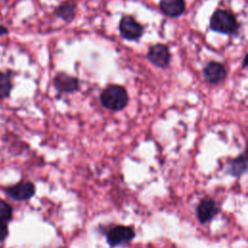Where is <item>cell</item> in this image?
I'll list each match as a JSON object with an SVG mask.
<instances>
[{"label":"cell","instance_id":"cell-1","mask_svg":"<svg viewBox=\"0 0 248 248\" xmlns=\"http://www.w3.org/2000/svg\"><path fill=\"white\" fill-rule=\"evenodd\" d=\"M102 106L112 111L124 109L129 102V95L125 87L118 84L108 85L100 94Z\"/></svg>","mask_w":248,"mask_h":248},{"label":"cell","instance_id":"cell-2","mask_svg":"<svg viewBox=\"0 0 248 248\" xmlns=\"http://www.w3.org/2000/svg\"><path fill=\"white\" fill-rule=\"evenodd\" d=\"M209 27L215 32L222 34H232L237 31L239 25L235 16L232 12L218 9L210 17Z\"/></svg>","mask_w":248,"mask_h":248},{"label":"cell","instance_id":"cell-3","mask_svg":"<svg viewBox=\"0 0 248 248\" xmlns=\"http://www.w3.org/2000/svg\"><path fill=\"white\" fill-rule=\"evenodd\" d=\"M136 237V232L133 227L116 225L106 232L107 242L110 247H116L131 242Z\"/></svg>","mask_w":248,"mask_h":248},{"label":"cell","instance_id":"cell-4","mask_svg":"<svg viewBox=\"0 0 248 248\" xmlns=\"http://www.w3.org/2000/svg\"><path fill=\"white\" fill-rule=\"evenodd\" d=\"M221 207L216 201L211 198L202 199L197 206V218L201 224L209 223L220 212Z\"/></svg>","mask_w":248,"mask_h":248},{"label":"cell","instance_id":"cell-5","mask_svg":"<svg viewBox=\"0 0 248 248\" xmlns=\"http://www.w3.org/2000/svg\"><path fill=\"white\" fill-rule=\"evenodd\" d=\"M4 192L11 199L23 202L31 199L35 195L36 188L31 181H20L13 186L4 188Z\"/></svg>","mask_w":248,"mask_h":248},{"label":"cell","instance_id":"cell-6","mask_svg":"<svg viewBox=\"0 0 248 248\" xmlns=\"http://www.w3.org/2000/svg\"><path fill=\"white\" fill-rule=\"evenodd\" d=\"M119 32L126 40H138L143 33V27L132 16H124L119 22Z\"/></svg>","mask_w":248,"mask_h":248},{"label":"cell","instance_id":"cell-7","mask_svg":"<svg viewBox=\"0 0 248 248\" xmlns=\"http://www.w3.org/2000/svg\"><path fill=\"white\" fill-rule=\"evenodd\" d=\"M146 58L156 67L166 68L170 61V52L166 45L156 44L149 47Z\"/></svg>","mask_w":248,"mask_h":248},{"label":"cell","instance_id":"cell-8","mask_svg":"<svg viewBox=\"0 0 248 248\" xmlns=\"http://www.w3.org/2000/svg\"><path fill=\"white\" fill-rule=\"evenodd\" d=\"M202 75L207 82L216 85L226 79L227 70L222 63L210 61L204 66L202 70Z\"/></svg>","mask_w":248,"mask_h":248},{"label":"cell","instance_id":"cell-9","mask_svg":"<svg viewBox=\"0 0 248 248\" xmlns=\"http://www.w3.org/2000/svg\"><path fill=\"white\" fill-rule=\"evenodd\" d=\"M53 85L59 93L70 94L78 90L79 80L66 73H58L53 78Z\"/></svg>","mask_w":248,"mask_h":248},{"label":"cell","instance_id":"cell-10","mask_svg":"<svg viewBox=\"0 0 248 248\" xmlns=\"http://www.w3.org/2000/svg\"><path fill=\"white\" fill-rule=\"evenodd\" d=\"M160 10L170 17H177L185 12V0H160Z\"/></svg>","mask_w":248,"mask_h":248},{"label":"cell","instance_id":"cell-11","mask_svg":"<svg viewBox=\"0 0 248 248\" xmlns=\"http://www.w3.org/2000/svg\"><path fill=\"white\" fill-rule=\"evenodd\" d=\"M227 173L233 177H240L247 171V158L244 154L231 160L227 166Z\"/></svg>","mask_w":248,"mask_h":248},{"label":"cell","instance_id":"cell-12","mask_svg":"<svg viewBox=\"0 0 248 248\" xmlns=\"http://www.w3.org/2000/svg\"><path fill=\"white\" fill-rule=\"evenodd\" d=\"M77 12V3L75 0H66L62 2L54 10V15L57 17L62 18L63 20L69 22L72 21L76 16Z\"/></svg>","mask_w":248,"mask_h":248},{"label":"cell","instance_id":"cell-13","mask_svg":"<svg viewBox=\"0 0 248 248\" xmlns=\"http://www.w3.org/2000/svg\"><path fill=\"white\" fill-rule=\"evenodd\" d=\"M12 90V82L9 74L0 72V100L7 98Z\"/></svg>","mask_w":248,"mask_h":248},{"label":"cell","instance_id":"cell-14","mask_svg":"<svg viewBox=\"0 0 248 248\" xmlns=\"http://www.w3.org/2000/svg\"><path fill=\"white\" fill-rule=\"evenodd\" d=\"M13 218L12 206L3 200H0V221L9 223Z\"/></svg>","mask_w":248,"mask_h":248},{"label":"cell","instance_id":"cell-15","mask_svg":"<svg viewBox=\"0 0 248 248\" xmlns=\"http://www.w3.org/2000/svg\"><path fill=\"white\" fill-rule=\"evenodd\" d=\"M8 233H9L8 223L0 221V242L4 241L7 238Z\"/></svg>","mask_w":248,"mask_h":248},{"label":"cell","instance_id":"cell-16","mask_svg":"<svg viewBox=\"0 0 248 248\" xmlns=\"http://www.w3.org/2000/svg\"><path fill=\"white\" fill-rule=\"evenodd\" d=\"M8 33V29L4 26H0V35H3V34H7Z\"/></svg>","mask_w":248,"mask_h":248},{"label":"cell","instance_id":"cell-17","mask_svg":"<svg viewBox=\"0 0 248 248\" xmlns=\"http://www.w3.org/2000/svg\"><path fill=\"white\" fill-rule=\"evenodd\" d=\"M247 65V54L244 55V59H243V67H246Z\"/></svg>","mask_w":248,"mask_h":248}]
</instances>
